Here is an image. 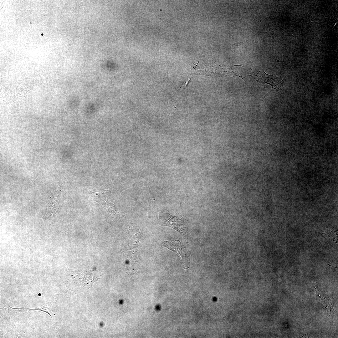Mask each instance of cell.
<instances>
[{
	"label": "cell",
	"mask_w": 338,
	"mask_h": 338,
	"mask_svg": "<svg viewBox=\"0 0 338 338\" xmlns=\"http://www.w3.org/2000/svg\"><path fill=\"white\" fill-rule=\"evenodd\" d=\"M159 218L162 226H167L177 230L188 243L187 228L186 226L187 220L179 213H166L161 211L159 212Z\"/></svg>",
	"instance_id": "obj_1"
},
{
	"label": "cell",
	"mask_w": 338,
	"mask_h": 338,
	"mask_svg": "<svg viewBox=\"0 0 338 338\" xmlns=\"http://www.w3.org/2000/svg\"><path fill=\"white\" fill-rule=\"evenodd\" d=\"M110 190H105L99 192L90 191V195L94 200L98 202H104L107 199Z\"/></svg>",
	"instance_id": "obj_3"
},
{
	"label": "cell",
	"mask_w": 338,
	"mask_h": 338,
	"mask_svg": "<svg viewBox=\"0 0 338 338\" xmlns=\"http://www.w3.org/2000/svg\"><path fill=\"white\" fill-rule=\"evenodd\" d=\"M162 245L178 254L181 258L183 267L185 269H187L189 268L191 253L185 245H182L179 240L173 239L165 241L162 243Z\"/></svg>",
	"instance_id": "obj_2"
}]
</instances>
